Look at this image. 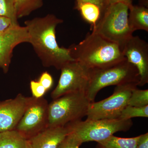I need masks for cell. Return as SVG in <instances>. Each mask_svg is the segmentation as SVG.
I'll return each mask as SVG.
<instances>
[{"instance_id": "cell-1", "label": "cell", "mask_w": 148, "mask_h": 148, "mask_svg": "<svg viewBox=\"0 0 148 148\" xmlns=\"http://www.w3.org/2000/svg\"><path fill=\"white\" fill-rule=\"evenodd\" d=\"M63 22L52 14L38 17L25 21L29 37V43L46 67L53 66L58 70L66 64L74 61L69 48L58 45L56 37V28Z\"/></svg>"}, {"instance_id": "cell-2", "label": "cell", "mask_w": 148, "mask_h": 148, "mask_svg": "<svg viewBox=\"0 0 148 148\" xmlns=\"http://www.w3.org/2000/svg\"><path fill=\"white\" fill-rule=\"evenodd\" d=\"M69 48L72 58L89 70L104 69L126 59L119 46L93 32Z\"/></svg>"}, {"instance_id": "cell-3", "label": "cell", "mask_w": 148, "mask_h": 148, "mask_svg": "<svg viewBox=\"0 0 148 148\" xmlns=\"http://www.w3.org/2000/svg\"><path fill=\"white\" fill-rule=\"evenodd\" d=\"M90 70L88 86L85 93L90 102H94L99 91L110 86L135 84L140 77L137 69L126 59L104 69Z\"/></svg>"}, {"instance_id": "cell-4", "label": "cell", "mask_w": 148, "mask_h": 148, "mask_svg": "<svg viewBox=\"0 0 148 148\" xmlns=\"http://www.w3.org/2000/svg\"><path fill=\"white\" fill-rule=\"evenodd\" d=\"M129 6L123 3L108 6L92 32L118 45L121 50L133 36L128 23Z\"/></svg>"}, {"instance_id": "cell-5", "label": "cell", "mask_w": 148, "mask_h": 148, "mask_svg": "<svg viewBox=\"0 0 148 148\" xmlns=\"http://www.w3.org/2000/svg\"><path fill=\"white\" fill-rule=\"evenodd\" d=\"M90 101L85 92H73L54 99L48 105L47 127L66 126L86 116Z\"/></svg>"}, {"instance_id": "cell-6", "label": "cell", "mask_w": 148, "mask_h": 148, "mask_svg": "<svg viewBox=\"0 0 148 148\" xmlns=\"http://www.w3.org/2000/svg\"><path fill=\"white\" fill-rule=\"evenodd\" d=\"M133 124L132 120L116 119H86L66 125L70 132L74 133L82 143L98 142L107 139L116 132H125Z\"/></svg>"}, {"instance_id": "cell-7", "label": "cell", "mask_w": 148, "mask_h": 148, "mask_svg": "<svg viewBox=\"0 0 148 148\" xmlns=\"http://www.w3.org/2000/svg\"><path fill=\"white\" fill-rule=\"evenodd\" d=\"M137 86L135 84L118 86L108 98L99 102H91L86 119H119L122 112L127 106L132 89Z\"/></svg>"}, {"instance_id": "cell-8", "label": "cell", "mask_w": 148, "mask_h": 148, "mask_svg": "<svg viewBox=\"0 0 148 148\" xmlns=\"http://www.w3.org/2000/svg\"><path fill=\"white\" fill-rule=\"evenodd\" d=\"M61 70L58 84L51 92L53 100L69 93L86 92L89 82V69L74 60L64 65Z\"/></svg>"}, {"instance_id": "cell-9", "label": "cell", "mask_w": 148, "mask_h": 148, "mask_svg": "<svg viewBox=\"0 0 148 148\" xmlns=\"http://www.w3.org/2000/svg\"><path fill=\"white\" fill-rule=\"evenodd\" d=\"M48 105L42 97H33L15 129L29 139L47 127Z\"/></svg>"}, {"instance_id": "cell-10", "label": "cell", "mask_w": 148, "mask_h": 148, "mask_svg": "<svg viewBox=\"0 0 148 148\" xmlns=\"http://www.w3.org/2000/svg\"><path fill=\"white\" fill-rule=\"evenodd\" d=\"M127 61L138 70L140 77L138 86L148 83V44L138 36H132L122 49Z\"/></svg>"}, {"instance_id": "cell-11", "label": "cell", "mask_w": 148, "mask_h": 148, "mask_svg": "<svg viewBox=\"0 0 148 148\" xmlns=\"http://www.w3.org/2000/svg\"><path fill=\"white\" fill-rule=\"evenodd\" d=\"M33 99L20 93L13 99L0 102V132L15 129Z\"/></svg>"}, {"instance_id": "cell-12", "label": "cell", "mask_w": 148, "mask_h": 148, "mask_svg": "<svg viewBox=\"0 0 148 148\" xmlns=\"http://www.w3.org/2000/svg\"><path fill=\"white\" fill-rule=\"evenodd\" d=\"M29 42L26 27L12 25L5 32H0V68L8 72L14 48L21 43Z\"/></svg>"}, {"instance_id": "cell-13", "label": "cell", "mask_w": 148, "mask_h": 148, "mask_svg": "<svg viewBox=\"0 0 148 148\" xmlns=\"http://www.w3.org/2000/svg\"><path fill=\"white\" fill-rule=\"evenodd\" d=\"M69 133L66 125L46 127L28 139L30 148H57Z\"/></svg>"}, {"instance_id": "cell-14", "label": "cell", "mask_w": 148, "mask_h": 148, "mask_svg": "<svg viewBox=\"0 0 148 148\" xmlns=\"http://www.w3.org/2000/svg\"><path fill=\"white\" fill-rule=\"evenodd\" d=\"M128 23L130 29L134 32L137 30L148 32V9L143 6L129 7Z\"/></svg>"}, {"instance_id": "cell-15", "label": "cell", "mask_w": 148, "mask_h": 148, "mask_svg": "<svg viewBox=\"0 0 148 148\" xmlns=\"http://www.w3.org/2000/svg\"><path fill=\"white\" fill-rule=\"evenodd\" d=\"M0 148H30L29 139L16 130L0 132Z\"/></svg>"}, {"instance_id": "cell-16", "label": "cell", "mask_w": 148, "mask_h": 148, "mask_svg": "<svg viewBox=\"0 0 148 148\" xmlns=\"http://www.w3.org/2000/svg\"><path fill=\"white\" fill-rule=\"evenodd\" d=\"M77 8L84 20L90 24L92 30L102 16V10L98 5L90 3L77 2Z\"/></svg>"}, {"instance_id": "cell-17", "label": "cell", "mask_w": 148, "mask_h": 148, "mask_svg": "<svg viewBox=\"0 0 148 148\" xmlns=\"http://www.w3.org/2000/svg\"><path fill=\"white\" fill-rule=\"evenodd\" d=\"M140 135L132 138H121L112 135L98 142L96 148H136Z\"/></svg>"}, {"instance_id": "cell-18", "label": "cell", "mask_w": 148, "mask_h": 148, "mask_svg": "<svg viewBox=\"0 0 148 148\" xmlns=\"http://www.w3.org/2000/svg\"><path fill=\"white\" fill-rule=\"evenodd\" d=\"M18 18L27 16L42 6V0H14Z\"/></svg>"}, {"instance_id": "cell-19", "label": "cell", "mask_w": 148, "mask_h": 148, "mask_svg": "<svg viewBox=\"0 0 148 148\" xmlns=\"http://www.w3.org/2000/svg\"><path fill=\"white\" fill-rule=\"evenodd\" d=\"M127 106L144 107L148 106V90H140L137 87L132 90Z\"/></svg>"}, {"instance_id": "cell-20", "label": "cell", "mask_w": 148, "mask_h": 148, "mask_svg": "<svg viewBox=\"0 0 148 148\" xmlns=\"http://www.w3.org/2000/svg\"><path fill=\"white\" fill-rule=\"evenodd\" d=\"M0 16L10 18L13 25H18V17L14 0H0Z\"/></svg>"}, {"instance_id": "cell-21", "label": "cell", "mask_w": 148, "mask_h": 148, "mask_svg": "<svg viewBox=\"0 0 148 148\" xmlns=\"http://www.w3.org/2000/svg\"><path fill=\"white\" fill-rule=\"evenodd\" d=\"M138 117L148 118V106L144 107L127 106L122 112L119 119L128 120Z\"/></svg>"}, {"instance_id": "cell-22", "label": "cell", "mask_w": 148, "mask_h": 148, "mask_svg": "<svg viewBox=\"0 0 148 148\" xmlns=\"http://www.w3.org/2000/svg\"><path fill=\"white\" fill-rule=\"evenodd\" d=\"M82 143L76 135L70 132L57 148H79Z\"/></svg>"}, {"instance_id": "cell-23", "label": "cell", "mask_w": 148, "mask_h": 148, "mask_svg": "<svg viewBox=\"0 0 148 148\" xmlns=\"http://www.w3.org/2000/svg\"><path fill=\"white\" fill-rule=\"evenodd\" d=\"M30 88L33 97L36 98H42L47 91L39 81H32L30 82Z\"/></svg>"}, {"instance_id": "cell-24", "label": "cell", "mask_w": 148, "mask_h": 148, "mask_svg": "<svg viewBox=\"0 0 148 148\" xmlns=\"http://www.w3.org/2000/svg\"><path fill=\"white\" fill-rule=\"evenodd\" d=\"M38 81L47 91L50 89L53 86V78L47 72L42 73Z\"/></svg>"}, {"instance_id": "cell-25", "label": "cell", "mask_w": 148, "mask_h": 148, "mask_svg": "<svg viewBox=\"0 0 148 148\" xmlns=\"http://www.w3.org/2000/svg\"><path fill=\"white\" fill-rule=\"evenodd\" d=\"M12 25H14L10 18L0 16V32H5Z\"/></svg>"}, {"instance_id": "cell-26", "label": "cell", "mask_w": 148, "mask_h": 148, "mask_svg": "<svg viewBox=\"0 0 148 148\" xmlns=\"http://www.w3.org/2000/svg\"><path fill=\"white\" fill-rule=\"evenodd\" d=\"M77 2L90 3L98 5L102 11H105L108 6L106 4V0H76Z\"/></svg>"}, {"instance_id": "cell-27", "label": "cell", "mask_w": 148, "mask_h": 148, "mask_svg": "<svg viewBox=\"0 0 148 148\" xmlns=\"http://www.w3.org/2000/svg\"><path fill=\"white\" fill-rule=\"evenodd\" d=\"M136 148H148V133L140 135Z\"/></svg>"}, {"instance_id": "cell-28", "label": "cell", "mask_w": 148, "mask_h": 148, "mask_svg": "<svg viewBox=\"0 0 148 148\" xmlns=\"http://www.w3.org/2000/svg\"><path fill=\"white\" fill-rule=\"evenodd\" d=\"M132 0H106L107 6L117 3H123L130 6L132 4Z\"/></svg>"}]
</instances>
